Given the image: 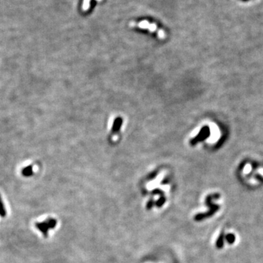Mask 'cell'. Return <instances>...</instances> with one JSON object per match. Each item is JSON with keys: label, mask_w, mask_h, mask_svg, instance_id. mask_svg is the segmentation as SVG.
Here are the masks:
<instances>
[{"label": "cell", "mask_w": 263, "mask_h": 263, "mask_svg": "<svg viewBox=\"0 0 263 263\" xmlns=\"http://www.w3.org/2000/svg\"><path fill=\"white\" fill-rule=\"evenodd\" d=\"M56 224V221L54 219H48L44 222H37L36 223V227L39 231L43 232V235L45 237L48 236V232L49 229L54 228Z\"/></svg>", "instance_id": "obj_1"}, {"label": "cell", "mask_w": 263, "mask_h": 263, "mask_svg": "<svg viewBox=\"0 0 263 263\" xmlns=\"http://www.w3.org/2000/svg\"><path fill=\"white\" fill-rule=\"evenodd\" d=\"M137 26H139V27L142 28H148L151 32H154V31L156 30V28H157V26H156L154 23L150 24L149 23V22L147 21H143L140 22V23L137 24Z\"/></svg>", "instance_id": "obj_2"}, {"label": "cell", "mask_w": 263, "mask_h": 263, "mask_svg": "<svg viewBox=\"0 0 263 263\" xmlns=\"http://www.w3.org/2000/svg\"><path fill=\"white\" fill-rule=\"evenodd\" d=\"M7 215V211L5 208H4L3 202L2 200L1 195H0V216L2 217H4Z\"/></svg>", "instance_id": "obj_3"}, {"label": "cell", "mask_w": 263, "mask_h": 263, "mask_svg": "<svg viewBox=\"0 0 263 263\" xmlns=\"http://www.w3.org/2000/svg\"><path fill=\"white\" fill-rule=\"evenodd\" d=\"M90 1H91V0H84V1H83V10H87L89 8Z\"/></svg>", "instance_id": "obj_4"}, {"label": "cell", "mask_w": 263, "mask_h": 263, "mask_svg": "<svg viewBox=\"0 0 263 263\" xmlns=\"http://www.w3.org/2000/svg\"><path fill=\"white\" fill-rule=\"evenodd\" d=\"M222 244H223V234L221 233V236L219 237V240L217 241V243H216L217 247L221 248V246H222Z\"/></svg>", "instance_id": "obj_5"}, {"label": "cell", "mask_w": 263, "mask_h": 263, "mask_svg": "<svg viewBox=\"0 0 263 263\" xmlns=\"http://www.w3.org/2000/svg\"><path fill=\"white\" fill-rule=\"evenodd\" d=\"M23 174L25 175L26 176H28V175H30L32 174V170H31L30 168H26L25 170L23 171Z\"/></svg>", "instance_id": "obj_6"}, {"label": "cell", "mask_w": 263, "mask_h": 263, "mask_svg": "<svg viewBox=\"0 0 263 263\" xmlns=\"http://www.w3.org/2000/svg\"><path fill=\"white\" fill-rule=\"evenodd\" d=\"M227 240L229 241V243H232L235 241V236L232 234L228 235L227 236Z\"/></svg>", "instance_id": "obj_7"}, {"label": "cell", "mask_w": 263, "mask_h": 263, "mask_svg": "<svg viewBox=\"0 0 263 263\" xmlns=\"http://www.w3.org/2000/svg\"><path fill=\"white\" fill-rule=\"evenodd\" d=\"M251 165H250L249 164H246V165L245 166V168H244V173H249L250 171H251Z\"/></svg>", "instance_id": "obj_8"}, {"label": "cell", "mask_w": 263, "mask_h": 263, "mask_svg": "<svg viewBox=\"0 0 263 263\" xmlns=\"http://www.w3.org/2000/svg\"><path fill=\"white\" fill-rule=\"evenodd\" d=\"M259 173H261V174L263 175V169H260V170H259Z\"/></svg>", "instance_id": "obj_9"}, {"label": "cell", "mask_w": 263, "mask_h": 263, "mask_svg": "<svg viewBox=\"0 0 263 263\" xmlns=\"http://www.w3.org/2000/svg\"><path fill=\"white\" fill-rule=\"evenodd\" d=\"M97 1H101V0H97Z\"/></svg>", "instance_id": "obj_10"}]
</instances>
